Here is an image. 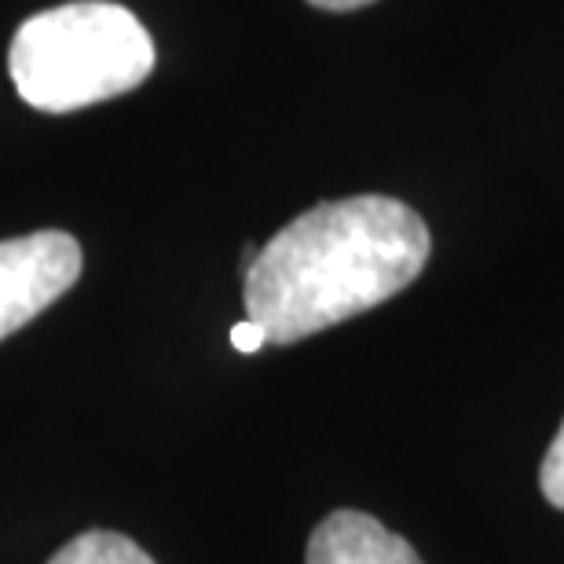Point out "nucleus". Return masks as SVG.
<instances>
[{
	"label": "nucleus",
	"mask_w": 564,
	"mask_h": 564,
	"mask_svg": "<svg viewBox=\"0 0 564 564\" xmlns=\"http://www.w3.org/2000/svg\"><path fill=\"white\" fill-rule=\"evenodd\" d=\"M539 488H543L546 502L564 510V422L557 429L554 444H550L543 466H539Z\"/></svg>",
	"instance_id": "nucleus-6"
},
{
	"label": "nucleus",
	"mask_w": 564,
	"mask_h": 564,
	"mask_svg": "<svg viewBox=\"0 0 564 564\" xmlns=\"http://www.w3.org/2000/svg\"><path fill=\"white\" fill-rule=\"evenodd\" d=\"M429 250L425 220L400 198L319 202L246 264V319L268 345L304 341L408 290Z\"/></svg>",
	"instance_id": "nucleus-1"
},
{
	"label": "nucleus",
	"mask_w": 564,
	"mask_h": 564,
	"mask_svg": "<svg viewBox=\"0 0 564 564\" xmlns=\"http://www.w3.org/2000/svg\"><path fill=\"white\" fill-rule=\"evenodd\" d=\"M82 275V246L66 231L0 242V341L52 308Z\"/></svg>",
	"instance_id": "nucleus-3"
},
{
	"label": "nucleus",
	"mask_w": 564,
	"mask_h": 564,
	"mask_svg": "<svg viewBox=\"0 0 564 564\" xmlns=\"http://www.w3.org/2000/svg\"><path fill=\"white\" fill-rule=\"evenodd\" d=\"M154 70V44L129 8L74 0L26 19L11 41L8 74L15 93L44 115L126 96Z\"/></svg>",
	"instance_id": "nucleus-2"
},
{
	"label": "nucleus",
	"mask_w": 564,
	"mask_h": 564,
	"mask_svg": "<svg viewBox=\"0 0 564 564\" xmlns=\"http://www.w3.org/2000/svg\"><path fill=\"white\" fill-rule=\"evenodd\" d=\"M308 4L323 11H356V8H367L370 0H308Z\"/></svg>",
	"instance_id": "nucleus-8"
},
{
	"label": "nucleus",
	"mask_w": 564,
	"mask_h": 564,
	"mask_svg": "<svg viewBox=\"0 0 564 564\" xmlns=\"http://www.w3.org/2000/svg\"><path fill=\"white\" fill-rule=\"evenodd\" d=\"M304 564H425L408 539L389 532L378 517L337 510L315 524Z\"/></svg>",
	"instance_id": "nucleus-4"
},
{
	"label": "nucleus",
	"mask_w": 564,
	"mask_h": 564,
	"mask_svg": "<svg viewBox=\"0 0 564 564\" xmlns=\"http://www.w3.org/2000/svg\"><path fill=\"white\" fill-rule=\"evenodd\" d=\"M48 564H154L143 546L121 532H85L70 539Z\"/></svg>",
	"instance_id": "nucleus-5"
},
{
	"label": "nucleus",
	"mask_w": 564,
	"mask_h": 564,
	"mask_svg": "<svg viewBox=\"0 0 564 564\" xmlns=\"http://www.w3.org/2000/svg\"><path fill=\"white\" fill-rule=\"evenodd\" d=\"M231 345L239 348V352L250 356V352H261V348L268 345V337H264V330L253 319H242V323L231 326Z\"/></svg>",
	"instance_id": "nucleus-7"
}]
</instances>
